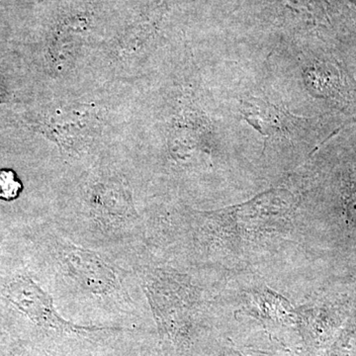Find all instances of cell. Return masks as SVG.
<instances>
[{
	"instance_id": "2",
	"label": "cell",
	"mask_w": 356,
	"mask_h": 356,
	"mask_svg": "<svg viewBox=\"0 0 356 356\" xmlns=\"http://www.w3.org/2000/svg\"><path fill=\"white\" fill-rule=\"evenodd\" d=\"M241 112L245 120L266 138L286 135L292 125V117L287 112L257 98L243 100Z\"/></svg>"
},
{
	"instance_id": "3",
	"label": "cell",
	"mask_w": 356,
	"mask_h": 356,
	"mask_svg": "<svg viewBox=\"0 0 356 356\" xmlns=\"http://www.w3.org/2000/svg\"><path fill=\"white\" fill-rule=\"evenodd\" d=\"M22 191V182L18 179L14 170L9 168L0 170V200H15L19 197Z\"/></svg>"
},
{
	"instance_id": "4",
	"label": "cell",
	"mask_w": 356,
	"mask_h": 356,
	"mask_svg": "<svg viewBox=\"0 0 356 356\" xmlns=\"http://www.w3.org/2000/svg\"><path fill=\"white\" fill-rule=\"evenodd\" d=\"M344 202H346L348 215L353 221H356V166L350 173L348 184H346Z\"/></svg>"
},
{
	"instance_id": "1",
	"label": "cell",
	"mask_w": 356,
	"mask_h": 356,
	"mask_svg": "<svg viewBox=\"0 0 356 356\" xmlns=\"http://www.w3.org/2000/svg\"><path fill=\"white\" fill-rule=\"evenodd\" d=\"M69 268L89 289L108 291L116 283L113 273L95 254L81 248H69L65 252Z\"/></svg>"
}]
</instances>
